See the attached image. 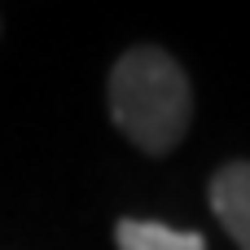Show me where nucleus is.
<instances>
[{"label":"nucleus","instance_id":"f257e3e1","mask_svg":"<svg viewBox=\"0 0 250 250\" xmlns=\"http://www.w3.org/2000/svg\"><path fill=\"white\" fill-rule=\"evenodd\" d=\"M105 97L114 127L149 158L171 154L193 123V83L185 66L158 44L127 48L110 70Z\"/></svg>","mask_w":250,"mask_h":250},{"label":"nucleus","instance_id":"7ed1b4c3","mask_svg":"<svg viewBox=\"0 0 250 250\" xmlns=\"http://www.w3.org/2000/svg\"><path fill=\"white\" fill-rule=\"evenodd\" d=\"M119 250H207L202 233L189 229H167L158 220H119L114 224Z\"/></svg>","mask_w":250,"mask_h":250},{"label":"nucleus","instance_id":"f03ea898","mask_svg":"<svg viewBox=\"0 0 250 250\" xmlns=\"http://www.w3.org/2000/svg\"><path fill=\"white\" fill-rule=\"evenodd\" d=\"M211 211L220 229L237 242V250H250V163L233 158L211 176Z\"/></svg>","mask_w":250,"mask_h":250}]
</instances>
